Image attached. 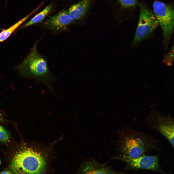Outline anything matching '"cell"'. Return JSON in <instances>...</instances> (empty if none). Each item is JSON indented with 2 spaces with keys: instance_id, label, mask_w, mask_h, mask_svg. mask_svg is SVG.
Wrapping results in <instances>:
<instances>
[{
  "instance_id": "14",
  "label": "cell",
  "mask_w": 174,
  "mask_h": 174,
  "mask_svg": "<svg viewBox=\"0 0 174 174\" xmlns=\"http://www.w3.org/2000/svg\"><path fill=\"white\" fill-rule=\"evenodd\" d=\"M174 46L173 45L169 51L165 54L163 57V62L167 66H171L174 61Z\"/></svg>"
},
{
  "instance_id": "5",
  "label": "cell",
  "mask_w": 174,
  "mask_h": 174,
  "mask_svg": "<svg viewBox=\"0 0 174 174\" xmlns=\"http://www.w3.org/2000/svg\"><path fill=\"white\" fill-rule=\"evenodd\" d=\"M116 149L121 154L136 158L143 155L146 151L143 139L133 135L125 134L123 130L117 134Z\"/></svg>"
},
{
  "instance_id": "7",
  "label": "cell",
  "mask_w": 174,
  "mask_h": 174,
  "mask_svg": "<svg viewBox=\"0 0 174 174\" xmlns=\"http://www.w3.org/2000/svg\"><path fill=\"white\" fill-rule=\"evenodd\" d=\"M73 21L69 15L67 10L64 9L47 20L43 26L53 32H59L67 29Z\"/></svg>"
},
{
  "instance_id": "12",
  "label": "cell",
  "mask_w": 174,
  "mask_h": 174,
  "mask_svg": "<svg viewBox=\"0 0 174 174\" xmlns=\"http://www.w3.org/2000/svg\"><path fill=\"white\" fill-rule=\"evenodd\" d=\"M52 8V4L49 5L43 10L36 15L30 20L20 25L15 31L41 22L50 13Z\"/></svg>"
},
{
  "instance_id": "18",
  "label": "cell",
  "mask_w": 174,
  "mask_h": 174,
  "mask_svg": "<svg viewBox=\"0 0 174 174\" xmlns=\"http://www.w3.org/2000/svg\"><path fill=\"white\" fill-rule=\"evenodd\" d=\"M0 163H1V162H0Z\"/></svg>"
},
{
  "instance_id": "10",
  "label": "cell",
  "mask_w": 174,
  "mask_h": 174,
  "mask_svg": "<svg viewBox=\"0 0 174 174\" xmlns=\"http://www.w3.org/2000/svg\"><path fill=\"white\" fill-rule=\"evenodd\" d=\"M92 0H82L71 6L67 10L68 13L73 21L80 20L84 16Z\"/></svg>"
},
{
  "instance_id": "15",
  "label": "cell",
  "mask_w": 174,
  "mask_h": 174,
  "mask_svg": "<svg viewBox=\"0 0 174 174\" xmlns=\"http://www.w3.org/2000/svg\"><path fill=\"white\" fill-rule=\"evenodd\" d=\"M9 138L8 133L0 125V141L2 142H6L8 140Z\"/></svg>"
},
{
  "instance_id": "4",
  "label": "cell",
  "mask_w": 174,
  "mask_h": 174,
  "mask_svg": "<svg viewBox=\"0 0 174 174\" xmlns=\"http://www.w3.org/2000/svg\"><path fill=\"white\" fill-rule=\"evenodd\" d=\"M153 12L162 31L163 44L166 51L174 30V9L172 2L166 3L159 0L153 4Z\"/></svg>"
},
{
  "instance_id": "1",
  "label": "cell",
  "mask_w": 174,
  "mask_h": 174,
  "mask_svg": "<svg viewBox=\"0 0 174 174\" xmlns=\"http://www.w3.org/2000/svg\"><path fill=\"white\" fill-rule=\"evenodd\" d=\"M37 42L35 43L27 56L17 68L25 76L42 82L51 89L53 77L46 61L37 50Z\"/></svg>"
},
{
  "instance_id": "16",
  "label": "cell",
  "mask_w": 174,
  "mask_h": 174,
  "mask_svg": "<svg viewBox=\"0 0 174 174\" xmlns=\"http://www.w3.org/2000/svg\"><path fill=\"white\" fill-rule=\"evenodd\" d=\"M0 174H14L12 172L9 170H7L2 172Z\"/></svg>"
},
{
  "instance_id": "11",
  "label": "cell",
  "mask_w": 174,
  "mask_h": 174,
  "mask_svg": "<svg viewBox=\"0 0 174 174\" xmlns=\"http://www.w3.org/2000/svg\"><path fill=\"white\" fill-rule=\"evenodd\" d=\"M139 0H117L123 12V22L130 19L135 15Z\"/></svg>"
},
{
  "instance_id": "8",
  "label": "cell",
  "mask_w": 174,
  "mask_h": 174,
  "mask_svg": "<svg viewBox=\"0 0 174 174\" xmlns=\"http://www.w3.org/2000/svg\"><path fill=\"white\" fill-rule=\"evenodd\" d=\"M79 174H123L115 171L108 167L101 164L93 160L83 163Z\"/></svg>"
},
{
  "instance_id": "6",
  "label": "cell",
  "mask_w": 174,
  "mask_h": 174,
  "mask_svg": "<svg viewBox=\"0 0 174 174\" xmlns=\"http://www.w3.org/2000/svg\"><path fill=\"white\" fill-rule=\"evenodd\" d=\"M119 159L125 162L128 167L133 169H144L163 173L160 166L158 156L142 155L133 158L120 154L113 159Z\"/></svg>"
},
{
  "instance_id": "2",
  "label": "cell",
  "mask_w": 174,
  "mask_h": 174,
  "mask_svg": "<svg viewBox=\"0 0 174 174\" xmlns=\"http://www.w3.org/2000/svg\"><path fill=\"white\" fill-rule=\"evenodd\" d=\"M46 166L44 158L31 148L16 152L10 165L14 174H44Z\"/></svg>"
},
{
  "instance_id": "17",
  "label": "cell",
  "mask_w": 174,
  "mask_h": 174,
  "mask_svg": "<svg viewBox=\"0 0 174 174\" xmlns=\"http://www.w3.org/2000/svg\"><path fill=\"white\" fill-rule=\"evenodd\" d=\"M3 121V118L0 115V121Z\"/></svg>"
},
{
  "instance_id": "13",
  "label": "cell",
  "mask_w": 174,
  "mask_h": 174,
  "mask_svg": "<svg viewBox=\"0 0 174 174\" xmlns=\"http://www.w3.org/2000/svg\"><path fill=\"white\" fill-rule=\"evenodd\" d=\"M36 9H35L32 12L29 14L16 23L9 28L2 31L0 33V42L6 40L11 34L15 31L34 12H35Z\"/></svg>"
},
{
  "instance_id": "3",
  "label": "cell",
  "mask_w": 174,
  "mask_h": 174,
  "mask_svg": "<svg viewBox=\"0 0 174 174\" xmlns=\"http://www.w3.org/2000/svg\"><path fill=\"white\" fill-rule=\"evenodd\" d=\"M139 9L138 22L136 32L131 44L136 47L150 37L159 25L153 11L143 2L138 3Z\"/></svg>"
},
{
  "instance_id": "9",
  "label": "cell",
  "mask_w": 174,
  "mask_h": 174,
  "mask_svg": "<svg viewBox=\"0 0 174 174\" xmlns=\"http://www.w3.org/2000/svg\"><path fill=\"white\" fill-rule=\"evenodd\" d=\"M157 119V129L174 147V123L170 118L160 117Z\"/></svg>"
}]
</instances>
